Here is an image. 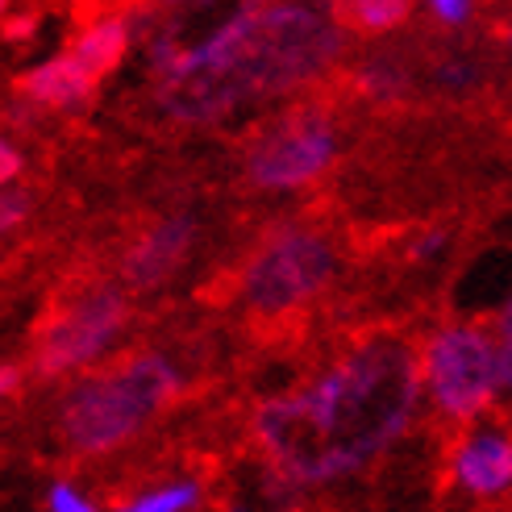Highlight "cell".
<instances>
[{"instance_id": "6da1fadb", "label": "cell", "mask_w": 512, "mask_h": 512, "mask_svg": "<svg viewBox=\"0 0 512 512\" xmlns=\"http://www.w3.org/2000/svg\"><path fill=\"white\" fill-rule=\"evenodd\" d=\"M421 404V346L367 334L309 383L263 400L250 438L271 471L313 492L379 463L413 429Z\"/></svg>"}, {"instance_id": "7a4b0ae2", "label": "cell", "mask_w": 512, "mask_h": 512, "mask_svg": "<svg viewBox=\"0 0 512 512\" xmlns=\"http://www.w3.org/2000/svg\"><path fill=\"white\" fill-rule=\"evenodd\" d=\"M346 25L304 0H238L155 75V105L184 125L221 121L254 100L288 96L338 63Z\"/></svg>"}, {"instance_id": "3957f363", "label": "cell", "mask_w": 512, "mask_h": 512, "mask_svg": "<svg viewBox=\"0 0 512 512\" xmlns=\"http://www.w3.org/2000/svg\"><path fill=\"white\" fill-rule=\"evenodd\" d=\"M184 392V375L167 354L146 350L113 371H88L59 396L55 429L71 454L100 458L134 442Z\"/></svg>"}, {"instance_id": "277c9868", "label": "cell", "mask_w": 512, "mask_h": 512, "mask_svg": "<svg viewBox=\"0 0 512 512\" xmlns=\"http://www.w3.org/2000/svg\"><path fill=\"white\" fill-rule=\"evenodd\" d=\"M425 404L454 425H471L492 413L504 383L500 334L475 321H450L421 342Z\"/></svg>"}, {"instance_id": "5b68a950", "label": "cell", "mask_w": 512, "mask_h": 512, "mask_svg": "<svg viewBox=\"0 0 512 512\" xmlns=\"http://www.w3.org/2000/svg\"><path fill=\"white\" fill-rule=\"evenodd\" d=\"M338 275V250L317 229L288 225L242 267V304L259 317H284L317 300Z\"/></svg>"}, {"instance_id": "8992f818", "label": "cell", "mask_w": 512, "mask_h": 512, "mask_svg": "<svg viewBox=\"0 0 512 512\" xmlns=\"http://www.w3.org/2000/svg\"><path fill=\"white\" fill-rule=\"evenodd\" d=\"M130 321V304L121 288H88L59 313H50L34 342V375L67 379L75 371H92L105 358Z\"/></svg>"}, {"instance_id": "52a82bcc", "label": "cell", "mask_w": 512, "mask_h": 512, "mask_svg": "<svg viewBox=\"0 0 512 512\" xmlns=\"http://www.w3.org/2000/svg\"><path fill=\"white\" fill-rule=\"evenodd\" d=\"M338 125L317 109L279 117L271 130L254 138L246 155V179L259 192H300L334 167Z\"/></svg>"}, {"instance_id": "ba28073f", "label": "cell", "mask_w": 512, "mask_h": 512, "mask_svg": "<svg viewBox=\"0 0 512 512\" xmlns=\"http://www.w3.org/2000/svg\"><path fill=\"white\" fill-rule=\"evenodd\" d=\"M446 479L454 492L479 504L512 496V433L483 421L463 425L446 458Z\"/></svg>"}, {"instance_id": "9c48e42d", "label": "cell", "mask_w": 512, "mask_h": 512, "mask_svg": "<svg viewBox=\"0 0 512 512\" xmlns=\"http://www.w3.org/2000/svg\"><path fill=\"white\" fill-rule=\"evenodd\" d=\"M196 246V217L175 213L163 217L159 225H150L142 238L130 242V250L121 254V279L130 288H159L188 263V254Z\"/></svg>"}, {"instance_id": "30bf717a", "label": "cell", "mask_w": 512, "mask_h": 512, "mask_svg": "<svg viewBox=\"0 0 512 512\" xmlns=\"http://www.w3.org/2000/svg\"><path fill=\"white\" fill-rule=\"evenodd\" d=\"M96 84L100 80L71 55V50H59V55L38 59L34 67H25L13 80V92L21 96V105H30V109L80 113V109H88Z\"/></svg>"}, {"instance_id": "8fae6325", "label": "cell", "mask_w": 512, "mask_h": 512, "mask_svg": "<svg viewBox=\"0 0 512 512\" xmlns=\"http://www.w3.org/2000/svg\"><path fill=\"white\" fill-rule=\"evenodd\" d=\"M134 38H138V21L130 13H100L71 38L67 50L96 75V80H105L109 71H117L125 63Z\"/></svg>"}, {"instance_id": "7c38bea8", "label": "cell", "mask_w": 512, "mask_h": 512, "mask_svg": "<svg viewBox=\"0 0 512 512\" xmlns=\"http://www.w3.org/2000/svg\"><path fill=\"white\" fill-rule=\"evenodd\" d=\"M413 13V0H334V17L350 34H392Z\"/></svg>"}, {"instance_id": "4fadbf2b", "label": "cell", "mask_w": 512, "mask_h": 512, "mask_svg": "<svg viewBox=\"0 0 512 512\" xmlns=\"http://www.w3.org/2000/svg\"><path fill=\"white\" fill-rule=\"evenodd\" d=\"M354 88L363 92L371 105H396L408 92V71L396 59H363L354 67Z\"/></svg>"}, {"instance_id": "5bb4252c", "label": "cell", "mask_w": 512, "mask_h": 512, "mask_svg": "<svg viewBox=\"0 0 512 512\" xmlns=\"http://www.w3.org/2000/svg\"><path fill=\"white\" fill-rule=\"evenodd\" d=\"M200 504H204V488L196 479H171V483H155V488L134 492L121 508H130V512H196Z\"/></svg>"}, {"instance_id": "9a60e30c", "label": "cell", "mask_w": 512, "mask_h": 512, "mask_svg": "<svg viewBox=\"0 0 512 512\" xmlns=\"http://www.w3.org/2000/svg\"><path fill=\"white\" fill-rule=\"evenodd\" d=\"M46 508L50 512H92L96 504H92V496L75 479H55L46 488Z\"/></svg>"}, {"instance_id": "2e32d148", "label": "cell", "mask_w": 512, "mask_h": 512, "mask_svg": "<svg viewBox=\"0 0 512 512\" xmlns=\"http://www.w3.org/2000/svg\"><path fill=\"white\" fill-rule=\"evenodd\" d=\"M30 217V192H21L17 184H5V196H0V229L13 234L17 225H25Z\"/></svg>"}, {"instance_id": "e0dca14e", "label": "cell", "mask_w": 512, "mask_h": 512, "mask_svg": "<svg viewBox=\"0 0 512 512\" xmlns=\"http://www.w3.org/2000/svg\"><path fill=\"white\" fill-rule=\"evenodd\" d=\"M446 246H450L446 229H425L421 238L408 242V259H413V263H433V259H442V254H446Z\"/></svg>"}, {"instance_id": "ac0fdd59", "label": "cell", "mask_w": 512, "mask_h": 512, "mask_svg": "<svg viewBox=\"0 0 512 512\" xmlns=\"http://www.w3.org/2000/svg\"><path fill=\"white\" fill-rule=\"evenodd\" d=\"M475 80H479V67L467 63V59H446V63L438 67V84H442V88L463 92V88H471Z\"/></svg>"}, {"instance_id": "d6986e66", "label": "cell", "mask_w": 512, "mask_h": 512, "mask_svg": "<svg viewBox=\"0 0 512 512\" xmlns=\"http://www.w3.org/2000/svg\"><path fill=\"white\" fill-rule=\"evenodd\" d=\"M421 5L442 25H467L471 13H475V0H421Z\"/></svg>"}, {"instance_id": "ffe728a7", "label": "cell", "mask_w": 512, "mask_h": 512, "mask_svg": "<svg viewBox=\"0 0 512 512\" xmlns=\"http://www.w3.org/2000/svg\"><path fill=\"white\" fill-rule=\"evenodd\" d=\"M42 30L38 13H9L5 17V42H34Z\"/></svg>"}, {"instance_id": "44dd1931", "label": "cell", "mask_w": 512, "mask_h": 512, "mask_svg": "<svg viewBox=\"0 0 512 512\" xmlns=\"http://www.w3.org/2000/svg\"><path fill=\"white\" fill-rule=\"evenodd\" d=\"M21 171H25L21 146H17L13 138H5V142H0V179H5V184H17Z\"/></svg>"}, {"instance_id": "7402d4cb", "label": "cell", "mask_w": 512, "mask_h": 512, "mask_svg": "<svg viewBox=\"0 0 512 512\" xmlns=\"http://www.w3.org/2000/svg\"><path fill=\"white\" fill-rule=\"evenodd\" d=\"M21 388H25V367H17V363H5V367H0V396L13 400Z\"/></svg>"}, {"instance_id": "603a6c76", "label": "cell", "mask_w": 512, "mask_h": 512, "mask_svg": "<svg viewBox=\"0 0 512 512\" xmlns=\"http://www.w3.org/2000/svg\"><path fill=\"white\" fill-rule=\"evenodd\" d=\"M496 334H500V354H504V383L512 392V329H496Z\"/></svg>"}, {"instance_id": "cb8c5ba5", "label": "cell", "mask_w": 512, "mask_h": 512, "mask_svg": "<svg viewBox=\"0 0 512 512\" xmlns=\"http://www.w3.org/2000/svg\"><path fill=\"white\" fill-rule=\"evenodd\" d=\"M142 5H155V9L175 13V9H192V5H200V0H142Z\"/></svg>"}, {"instance_id": "d4e9b609", "label": "cell", "mask_w": 512, "mask_h": 512, "mask_svg": "<svg viewBox=\"0 0 512 512\" xmlns=\"http://www.w3.org/2000/svg\"><path fill=\"white\" fill-rule=\"evenodd\" d=\"M0 5H9V0H0Z\"/></svg>"}, {"instance_id": "484cf974", "label": "cell", "mask_w": 512, "mask_h": 512, "mask_svg": "<svg viewBox=\"0 0 512 512\" xmlns=\"http://www.w3.org/2000/svg\"><path fill=\"white\" fill-rule=\"evenodd\" d=\"M508 42H512V34H508Z\"/></svg>"}]
</instances>
